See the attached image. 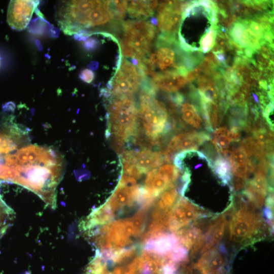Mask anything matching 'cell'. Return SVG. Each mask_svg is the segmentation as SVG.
<instances>
[{
	"instance_id": "cell-15",
	"label": "cell",
	"mask_w": 274,
	"mask_h": 274,
	"mask_svg": "<svg viewBox=\"0 0 274 274\" xmlns=\"http://www.w3.org/2000/svg\"><path fill=\"white\" fill-rule=\"evenodd\" d=\"M229 160L234 176L245 180L255 167L254 162L249 158L247 153L242 147L232 151Z\"/></svg>"
},
{
	"instance_id": "cell-14",
	"label": "cell",
	"mask_w": 274,
	"mask_h": 274,
	"mask_svg": "<svg viewBox=\"0 0 274 274\" xmlns=\"http://www.w3.org/2000/svg\"><path fill=\"white\" fill-rule=\"evenodd\" d=\"M223 247L213 248L203 253L195 264L201 274H226V261Z\"/></svg>"
},
{
	"instance_id": "cell-2",
	"label": "cell",
	"mask_w": 274,
	"mask_h": 274,
	"mask_svg": "<svg viewBox=\"0 0 274 274\" xmlns=\"http://www.w3.org/2000/svg\"><path fill=\"white\" fill-rule=\"evenodd\" d=\"M14 156L13 183L32 191L54 209L56 188L64 170L62 158L50 148L34 144L20 147Z\"/></svg>"
},
{
	"instance_id": "cell-28",
	"label": "cell",
	"mask_w": 274,
	"mask_h": 274,
	"mask_svg": "<svg viewBox=\"0 0 274 274\" xmlns=\"http://www.w3.org/2000/svg\"><path fill=\"white\" fill-rule=\"evenodd\" d=\"M231 182H232V187L235 191L242 189L246 184L245 179L238 177L234 176Z\"/></svg>"
},
{
	"instance_id": "cell-22",
	"label": "cell",
	"mask_w": 274,
	"mask_h": 274,
	"mask_svg": "<svg viewBox=\"0 0 274 274\" xmlns=\"http://www.w3.org/2000/svg\"><path fill=\"white\" fill-rule=\"evenodd\" d=\"M212 167L224 184H228L231 181L232 173L231 165L226 158L222 156L216 158Z\"/></svg>"
},
{
	"instance_id": "cell-1",
	"label": "cell",
	"mask_w": 274,
	"mask_h": 274,
	"mask_svg": "<svg viewBox=\"0 0 274 274\" xmlns=\"http://www.w3.org/2000/svg\"><path fill=\"white\" fill-rule=\"evenodd\" d=\"M126 1H59L55 19L66 35L85 38L119 30L125 18Z\"/></svg>"
},
{
	"instance_id": "cell-25",
	"label": "cell",
	"mask_w": 274,
	"mask_h": 274,
	"mask_svg": "<svg viewBox=\"0 0 274 274\" xmlns=\"http://www.w3.org/2000/svg\"><path fill=\"white\" fill-rule=\"evenodd\" d=\"M13 214V210L5 203L0 197V237L6 231Z\"/></svg>"
},
{
	"instance_id": "cell-20",
	"label": "cell",
	"mask_w": 274,
	"mask_h": 274,
	"mask_svg": "<svg viewBox=\"0 0 274 274\" xmlns=\"http://www.w3.org/2000/svg\"><path fill=\"white\" fill-rule=\"evenodd\" d=\"M181 186L175 184L164 190L157 197L154 210L161 212H168L178 200L179 194L183 196Z\"/></svg>"
},
{
	"instance_id": "cell-3",
	"label": "cell",
	"mask_w": 274,
	"mask_h": 274,
	"mask_svg": "<svg viewBox=\"0 0 274 274\" xmlns=\"http://www.w3.org/2000/svg\"><path fill=\"white\" fill-rule=\"evenodd\" d=\"M174 37L159 35L149 53L138 61L146 81L175 74L187 76L192 59Z\"/></svg>"
},
{
	"instance_id": "cell-29",
	"label": "cell",
	"mask_w": 274,
	"mask_h": 274,
	"mask_svg": "<svg viewBox=\"0 0 274 274\" xmlns=\"http://www.w3.org/2000/svg\"><path fill=\"white\" fill-rule=\"evenodd\" d=\"M1 66H2V57L0 55V68L1 67Z\"/></svg>"
},
{
	"instance_id": "cell-19",
	"label": "cell",
	"mask_w": 274,
	"mask_h": 274,
	"mask_svg": "<svg viewBox=\"0 0 274 274\" xmlns=\"http://www.w3.org/2000/svg\"><path fill=\"white\" fill-rule=\"evenodd\" d=\"M158 5L157 1H128L126 12L133 20H146L153 15Z\"/></svg>"
},
{
	"instance_id": "cell-27",
	"label": "cell",
	"mask_w": 274,
	"mask_h": 274,
	"mask_svg": "<svg viewBox=\"0 0 274 274\" xmlns=\"http://www.w3.org/2000/svg\"><path fill=\"white\" fill-rule=\"evenodd\" d=\"M79 78L84 82L91 83L95 79V74L92 70L89 68H84L80 72Z\"/></svg>"
},
{
	"instance_id": "cell-7",
	"label": "cell",
	"mask_w": 274,
	"mask_h": 274,
	"mask_svg": "<svg viewBox=\"0 0 274 274\" xmlns=\"http://www.w3.org/2000/svg\"><path fill=\"white\" fill-rule=\"evenodd\" d=\"M256 209L245 200L235 209L229 223L231 239L247 245L263 238L266 230L265 220Z\"/></svg>"
},
{
	"instance_id": "cell-17",
	"label": "cell",
	"mask_w": 274,
	"mask_h": 274,
	"mask_svg": "<svg viewBox=\"0 0 274 274\" xmlns=\"http://www.w3.org/2000/svg\"><path fill=\"white\" fill-rule=\"evenodd\" d=\"M115 214L106 203L93 210L80 223V228L84 232L108 223Z\"/></svg>"
},
{
	"instance_id": "cell-23",
	"label": "cell",
	"mask_w": 274,
	"mask_h": 274,
	"mask_svg": "<svg viewBox=\"0 0 274 274\" xmlns=\"http://www.w3.org/2000/svg\"><path fill=\"white\" fill-rule=\"evenodd\" d=\"M212 142L219 152L224 155L227 154L232 142L229 136V129L226 127L216 129L213 134Z\"/></svg>"
},
{
	"instance_id": "cell-11",
	"label": "cell",
	"mask_w": 274,
	"mask_h": 274,
	"mask_svg": "<svg viewBox=\"0 0 274 274\" xmlns=\"http://www.w3.org/2000/svg\"><path fill=\"white\" fill-rule=\"evenodd\" d=\"M39 4V1H11L8 8L7 18L9 26L17 30L24 29Z\"/></svg>"
},
{
	"instance_id": "cell-8",
	"label": "cell",
	"mask_w": 274,
	"mask_h": 274,
	"mask_svg": "<svg viewBox=\"0 0 274 274\" xmlns=\"http://www.w3.org/2000/svg\"><path fill=\"white\" fill-rule=\"evenodd\" d=\"M144 81L145 76L138 65V61L122 57L120 66L110 88L100 91V94L105 98L133 95L140 89Z\"/></svg>"
},
{
	"instance_id": "cell-10",
	"label": "cell",
	"mask_w": 274,
	"mask_h": 274,
	"mask_svg": "<svg viewBox=\"0 0 274 274\" xmlns=\"http://www.w3.org/2000/svg\"><path fill=\"white\" fill-rule=\"evenodd\" d=\"M187 5L180 1H165L159 5L156 20L161 35L175 37Z\"/></svg>"
},
{
	"instance_id": "cell-13",
	"label": "cell",
	"mask_w": 274,
	"mask_h": 274,
	"mask_svg": "<svg viewBox=\"0 0 274 274\" xmlns=\"http://www.w3.org/2000/svg\"><path fill=\"white\" fill-rule=\"evenodd\" d=\"M210 139V136L204 132L193 131L180 133L170 140L163 153L169 162L175 153L197 149Z\"/></svg>"
},
{
	"instance_id": "cell-26",
	"label": "cell",
	"mask_w": 274,
	"mask_h": 274,
	"mask_svg": "<svg viewBox=\"0 0 274 274\" xmlns=\"http://www.w3.org/2000/svg\"><path fill=\"white\" fill-rule=\"evenodd\" d=\"M254 138L258 142L266 149L271 142V135L268 131L264 128H260L256 129L253 132Z\"/></svg>"
},
{
	"instance_id": "cell-16",
	"label": "cell",
	"mask_w": 274,
	"mask_h": 274,
	"mask_svg": "<svg viewBox=\"0 0 274 274\" xmlns=\"http://www.w3.org/2000/svg\"><path fill=\"white\" fill-rule=\"evenodd\" d=\"M176 235L181 244L188 251L190 250L192 254L201 250L203 246L204 235L198 227L192 226L188 228H183L176 232Z\"/></svg>"
},
{
	"instance_id": "cell-21",
	"label": "cell",
	"mask_w": 274,
	"mask_h": 274,
	"mask_svg": "<svg viewBox=\"0 0 274 274\" xmlns=\"http://www.w3.org/2000/svg\"><path fill=\"white\" fill-rule=\"evenodd\" d=\"M183 100L175 107L181 108V114L183 120L193 127L200 128L202 119L199 115V109L193 104Z\"/></svg>"
},
{
	"instance_id": "cell-24",
	"label": "cell",
	"mask_w": 274,
	"mask_h": 274,
	"mask_svg": "<svg viewBox=\"0 0 274 274\" xmlns=\"http://www.w3.org/2000/svg\"><path fill=\"white\" fill-rule=\"evenodd\" d=\"M107 262L103 260L97 252L87 266L85 274H109Z\"/></svg>"
},
{
	"instance_id": "cell-5",
	"label": "cell",
	"mask_w": 274,
	"mask_h": 274,
	"mask_svg": "<svg viewBox=\"0 0 274 274\" xmlns=\"http://www.w3.org/2000/svg\"><path fill=\"white\" fill-rule=\"evenodd\" d=\"M138 104L139 132L147 140L148 144L157 145L159 138L169 132L171 126L164 105L156 98V91L148 84L144 83L139 90Z\"/></svg>"
},
{
	"instance_id": "cell-12",
	"label": "cell",
	"mask_w": 274,
	"mask_h": 274,
	"mask_svg": "<svg viewBox=\"0 0 274 274\" xmlns=\"http://www.w3.org/2000/svg\"><path fill=\"white\" fill-rule=\"evenodd\" d=\"M120 158L133 163L143 174L167 162L163 153L147 148L140 151L125 150L120 154Z\"/></svg>"
},
{
	"instance_id": "cell-18",
	"label": "cell",
	"mask_w": 274,
	"mask_h": 274,
	"mask_svg": "<svg viewBox=\"0 0 274 274\" xmlns=\"http://www.w3.org/2000/svg\"><path fill=\"white\" fill-rule=\"evenodd\" d=\"M227 221L224 216H221L213 222L205 235H204V245L201 250L204 253L217 245L222 239Z\"/></svg>"
},
{
	"instance_id": "cell-9",
	"label": "cell",
	"mask_w": 274,
	"mask_h": 274,
	"mask_svg": "<svg viewBox=\"0 0 274 274\" xmlns=\"http://www.w3.org/2000/svg\"><path fill=\"white\" fill-rule=\"evenodd\" d=\"M209 216L210 214L181 196L172 209L169 230L176 233L196 220Z\"/></svg>"
},
{
	"instance_id": "cell-6",
	"label": "cell",
	"mask_w": 274,
	"mask_h": 274,
	"mask_svg": "<svg viewBox=\"0 0 274 274\" xmlns=\"http://www.w3.org/2000/svg\"><path fill=\"white\" fill-rule=\"evenodd\" d=\"M156 22L151 20L123 21L118 31L121 33L122 57L140 60L150 52L157 37Z\"/></svg>"
},
{
	"instance_id": "cell-4",
	"label": "cell",
	"mask_w": 274,
	"mask_h": 274,
	"mask_svg": "<svg viewBox=\"0 0 274 274\" xmlns=\"http://www.w3.org/2000/svg\"><path fill=\"white\" fill-rule=\"evenodd\" d=\"M106 99V136L111 138L117 151L134 143L139 131L138 104L133 95L109 97Z\"/></svg>"
}]
</instances>
